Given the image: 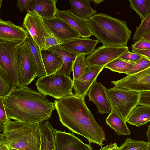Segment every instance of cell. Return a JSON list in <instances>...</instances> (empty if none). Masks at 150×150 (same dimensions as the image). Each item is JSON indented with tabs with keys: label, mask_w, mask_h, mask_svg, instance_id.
<instances>
[{
	"label": "cell",
	"mask_w": 150,
	"mask_h": 150,
	"mask_svg": "<svg viewBox=\"0 0 150 150\" xmlns=\"http://www.w3.org/2000/svg\"><path fill=\"white\" fill-rule=\"evenodd\" d=\"M111 82L118 87L137 92L150 91V67Z\"/></svg>",
	"instance_id": "12"
},
{
	"label": "cell",
	"mask_w": 150,
	"mask_h": 150,
	"mask_svg": "<svg viewBox=\"0 0 150 150\" xmlns=\"http://www.w3.org/2000/svg\"><path fill=\"white\" fill-rule=\"evenodd\" d=\"M150 67V59L143 56L135 62L132 67L125 74L127 75L135 74Z\"/></svg>",
	"instance_id": "32"
},
{
	"label": "cell",
	"mask_w": 150,
	"mask_h": 150,
	"mask_svg": "<svg viewBox=\"0 0 150 150\" xmlns=\"http://www.w3.org/2000/svg\"><path fill=\"white\" fill-rule=\"evenodd\" d=\"M7 117L22 122L40 124L51 117L54 103L39 93L20 85L4 101Z\"/></svg>",
	"instance_id": "2"
},
{
	"label": "cell",
	"mask_w": 150,
	"mask_h": 150,
	"mask_svg": "<svg viewBox=\"0 0 150 150\" xmlns=\"http://www.w3.org/2000/svg\"><path fill=\"white\" fill-rule=\"evenodd\" d=\"M26 42L31 51L36 63L37 68V77L38 78L46 75L41 50L30 35Z\"/></svg>",
	"instance_id": "26"
},
{
	"label": "cell",
	"mask_w": 150,
	"mask_h": 150,
	"mask_svg": "<svg viewBox=\"0 0 150 150\" xmlns=\"http://www.w3.org/2000/svg\"><path fill=\"white\" fill-rule=\"evenodd\" d=\"M0 144L8 146L10 150H40L39 124L12 121L8 119L0 134Z\"/></svg>",
	"instance_id": "4"
},
{
	"label": "cell",
	"mask_w": 150,
	"mask_h": 150,
	"mask_svg": "<svg viewBox=\"0 0 150 150\" xmlns=\"http://www.w3.org/2000/svg\"><path fill=\"white\" fill-rule=\"evenodd\" d=\"M119 150H150L148 142L127 138Z\"/></svg>",
	"instance_id": "30"
},
{
	"label": "cell",
	"mask_w": 150,
	"mask_h": 150,
	"mask_svg": "<svg viewBox=\"0 0 150 150\" xmlns=\"http://www.w3.org/2000/svg\"><path fill=\"white\" fill-rule=\"evenodd\" d=\"M57 0H30L25 10L28 13L38 15L42 18L50 19L56 17L58 10Z\"/></svg>",
	"instance_id": "17"
},
{
	"label": "cell",
	"mask_w": 150,
	"mask_h": 150,
	"mask_svg": "<svg viewBox=\"0 0 150 150\" xmlns=\"http://www.w3.org/2000/svg\"><path fill=\"white\" fill-rule=\"evenodd\" d=\"M23 43L0 40V74L14 88L20 85L18 75V53L20 46Z\"/></svg>",
	"instance_id": "6"
},
{
	"label": "cell",
	"mask_w": 150,
	"mask_h": 150,
	"mask_svg": "<svg viewBox=\"0 0 150 150\" xmlns=\"http://www.w3.org/2000/svg\"><path fill=\"white\" fill-rule=\"evenodd\" d=\"M132 52L136 53L150 59V49L146 50H132Z\"/></svg>",
	"instance_id": "40"
},
{
	"label": "cell",
	"mask_w": 150,
	"mask_h": 150,
	"mask_svg": "<svg viewBox=\"0 0 150 150\" xmlns=\"http://www.w3.org/2000/svg\"><path fill=\"white\" fill-rule=\"evenodd\" d=\"M56 150H93L90 144L83 143L74 134L55 129Z\"/></svg>",
	"instance_id": "13"
},
{
	"label": "cell",
	"mask_w": 150,
	"mask_h": 150,
	"mask_svg": "<svg viewBox=\"0 0 150 150\" xmlns=\"http://www.w3.org/2000/svg\"><path fill=\"white\" fill-rule=\"evenodd\" d=\"M61 45V43L52 35L47 37L46 39L45 50H48L54 46Z\"/></svg>",
	"instance_id": "38"
},
{
	"label": "cell",
	"mask_w": 150,
	"mask_h": 150,
	"mask_svg": "<svg viewBox=\"0 0 150 150\" xmlns=\"http://www.w3.org/2000/svg\"><path fill=\"white\" fill-rule=\"evenodd\" d=\"M105 121L107 125L112 129L119 136L130 134L126 121L117 114L111 111Z\"/></svg>",
	"instance_id": "25"
},
{
	"label": "cell",
	"mask_w": 150,
	"mask_h": 150,
	"mask_svg": "<svg viewBox=\"0 0 150 150\" xmlns=\"http://www.w3.org/2000/svg\"><path fill=\"white\" fill-rule=\"evenodd\" d=\"M48 50L57 53L61 57L63 64L60 70L67 76L70 77V74L72 71L73 64L77 54L68 51L62 45L54 46Z\"/></svg>",
	"instance_id": "23"
},
{
	"label": "cell",
	"mask_w": 150,
	"mask_h": 150,
	"mask_svg": "<svg viewBox=\"0 0 150 150\" xmlns=\"http://www.w3.org/2000/svg\"><path fill=\"white\" fill-rule=\"evenodd\" d=\"M29 34L23 27L16 25L10 21L0 19V40L23 43Z\"/></svg>",
	"instance_id": "15"
},
{
	"label": "cell",
	"mask_w": 150,
	"mask_h": 150,
	"mask_svg": "<svg viewBox=\"0 0 150 150\" xmlns=\"http://www.w3.org/2000/svg\"><path fill=\"white\" fill-rule=\"evenodd\" d=\"M128 50L127 46L103 45L94 49L85 58L88 65L105 66Z\"/></svg>",
	"instance_id": "10"
},
{
	"label": "cell",
	"mask_w": 150,
	"mask_h": 150,
	"mask_svg": "<svg viewBox=\"0 0 150 150\" xmlns=\"http://www.w3.org/2000/svg\"><path fill=\"white\" fill-rule=\"evenodd\" d=\"M134 63L118 58L106 64L104 68L113 71L125 74L132 67Z\"/></svg>",
	"instance_id": "29"
},
{
	"label": "cell",
	"mask_w": 150,
	"mask_h": 150,
	"mask_svg": "<svg viewBox=\"0 0 150 150\" xmlns=\"http://www.w3.org/2000/svg\"><path fill=\"white\" fill-rule=\"evenodd\" d=\"M128 124L137 127L150 122V107L140 105L131 112L126 120Z\"/></svg>",
	"instance_id": "21"
},
{
	"label": "cell",
	"mask_w": 150,
	"mask_h": 150,
	"mask_svg": "<svg viewBox=\"0 0 150 150\" xmlns=\"http://www.w3.org/2000/svg\"><path fill=\"white\" fill-rule=\"evenodd\" d=\"M85 56L83 54L77 55L73 66V82L81 80L83 74L88 66L85 61Z\"/></svg>",
	"instance_id": "28"
},
{
	"label": "cell",
	"mask_w": 150,
	"mask_h": 150,
	"mask_svg": "<svg viewBox=\"0 0 150 150\" xmlns=\"http://www.w3.org/2000/svg\"><path fill=\"white\" fill-rule=\"evenodd\" d=\"M54 103L59 121L64 127L84 137L89 144L104 145L103 142L106 140L104 131L96 121L84 98L75 95L55 100Z\"/></svg>",
	"instance_id": "1"
},
{
	"label": "cell",
	"mask_w": 150,
	"mask_h": 150,
	"mask_svg": "<svg viewBox=\"0 0 150 150\" xmlns=\"http://www.w3.org/2000/svg\"><path fill=\"white\" fill-rule=\"evenodd\" d=\"M142 38L150 42V33L144 36Z\"/></svg>",
	"instance_id": "44"
},
{
	"label": "cell",
	"mask_w": 150,
	"mask_h": 150,
	"mask_svg": "<svg viewBox=\"0 0 150 150\" xmlns=\"http://www.w3.org/2000/svg\"><path fill=\"white\" fill-rule=\"evenodd\" d=\"M142 56V55L139 54L130 52L128 50L119 58L125 60L135 63L140 59Z\"/></svg>",
	"instance_id": "36"
},
{
	"label": "cell",
	"mask_w": 150,
	"mask_h": 150,
	"mask_svg": "<svg viewBox=\"0 0 150 150\" xmlns=\"http://www.w3.org/2000/svg\"><path fill=\"white\" fill-rule=\"evenodd\" d=\"M41 145L40 150H56L54 129L48 121L39 124Z\"/></svg>",
	"instance_id": "20"
},
{
	"label": "cell",
	"mask_w": 150,
	"mask_h": 150,
	"mask_svg": "<svg viewBox=\"0 0 150 150\" xmlns=\"http://www.w3.org/2000/svg\"><path fill=\"white\" fill-rule=\"evenodd\" d=\"M43 21L50 35L61 45L74 39L81 37L76 31L57 17L50 19L43 18Z\"/></svg>",
	"instance_id": "11"
},
{
	"label": "cell",
	"mask_w": 150,
	"mask_h": 150,
	"mask_svg": "<svg viewBox=\"0 0 150 150\" xmlns=\"http://www.w3.org/2000/svg\"><path fill=\"white\" fill-rule=\"evenodd\" d=\"M131 8L143 21L150 13V0H129Z\"/></svg>",
	"instance_id": "27"
},
{
	"label": "cell",
	"mask_w": 150,
	"mask_h": 150,
	"mask_svg": "<svg viewBox=\"0 0 150 150\" xmlns=\"http://www.w3.org/2000/svg\"><path fill=\"white\" fill-rule=\"evenodd\" d=\"M138 105L150 107V91L140 92L139 95Z\"/></svg>",
	"instance_id": "37"
},
{
	"label": "cell",
	"mask_w": 150,
	"mask_h": 150,
	"mask_svg": "<svg viewBox=\"0 0 150 150\" xmlns=\"http://www.w3.org/2000/svg\"><path fill=\"white\" fill-rule=\"evenodd\" d=\"M92 35L105 46H127L132 32L126 22L99 13L87 20Z\"/></svg>",
	"instance_id": "3"
},
{
	"label": "cell",
	"mask_w": 150,
	"mask_h": 150,
	"mask_svg": "<svg viewBox=\"0 0 150 150\" xmlns=\"http://www.w3.org/2000/svg\"><path fill=\"white\" fill-rule=\"evenodd\" d=\"M10 150H18V149H10Z\"/></svg>",
	"instance_id": "47"
},
{
	"label": "cell",
	"mask_w": 150,
	"mask_h": 150,
	"mask_svg": "<svg viewBox=\"0 0 150 150\" xmlns=\"http://www.w3.org/2000/svg\"><path fill=\"white\" fill-rule=\"evenodd\" d=\"M4 98L0 97V130L3 131L4 127L6 123L8 118H7L4 106Z\"/></svg>",
	"instance_id": "34"
},
{
	"label": "cell",
	"mask_w": 150,
	"mask_h": 150,
	"mask_svg": "<svg viewBox=\"0 0 150 150\" xmlns=\"http://www.w3.org/2000/svg\"><path fill=\"white\" fill-rule=\"evenodd\" d=\"M23 27L40 50H45L46 39L51 35L45 25L43 18L38 15L27 13L24 19Z\"/></svg>",
	"instance_id": "9"
},
{
	"label": "cell",
	"mask_w": 150,
	"mask_h": 150,
	"mask_svg": "<svg viewBox=\"0 0 150 150\" xmlns=\"http://www.w3.org/2000/svg\"><path fill=\"white\" fill-rule=\"evenodd\" d=\"M30 0H18L16 6L18 8L21 12H23L25 10L26 6Z\"/></svg>",
	"instance_id": "39"
},
{
	"label": "cell",
	"mask_w": 150,
	"mask_h": 150,
	"mask_svg": "<svg viewBox=\"0 0 150 150\" xmlns=\"http://www.w3.org/2000/svg\"><path fill=\"white\" fill-rule=\"evenodd\" d=\"M71 11L74 15L85 20L96 14L97 11L91 6L89 0H69Z\"/></svg>",
	"instance_id": "24"
},
{
	"label": "cell",
	"mask_w": 150,
	"mask_h": 150,
	"mask_svg": "<svg viewBox=\"0 0 150 150\" xmlns=\"http://www.w3.org/2000/svg\"><path fill=\"white\" fill-rule=\"evenodd\" d=\"M41 52L46 75L53 73L62 68L63 61L58 54L49 50H42Z\"/></svg>",
	"instance_id": "22"
},
{
	"label": "cell",
	"mask_w": 150,
	"mask_h": 150,
	"mask_svg": "<svg viewBox=\"0 0 150 150\" xmlns=\"http://www.w3.org/2000/svg\"><path fill=\"white\" fill-rule=\"evenodd\" d=\"M90 1H91L93 2L94 3L96 4H99L102 2L104 1V0H92Z\"/></svg>",
	"instance_id": "45"
},
{
	"label": "cell",
	"mask_w": 150,
	"mask_h": 150,
	"mask_svg": "<svg viewBox=\"0 0 150 150\" xmlns=\"http://www.w3.org/2000/svg\"><path fill=\"white\" fill-rule=\"evenodd\" d=\"M146 134L148 140V143L150 150V125L148 126V130L146 133Z\"/></svg>",
	"instance_id": "42"
},
{
	"label": "cell",
	"mask_w": 150,
	"mask_h": 150,
	"mask_svg": "<svg viewBox=\"0 0 150 150\" xmlns=\"http://www.w3.org/2000/svg\"><path fill=\"white\" fill-rule=\"evenodd\" d=\"M0 150H10V149L6 146L0 144Z\"/></svg>",
	"instance_id": "43"
},
{
	"label": "cell",
	"mask_w": 150,
	"mask_h": 150,
	"mask_svg": "<svg viewBox=\"0 0 150 150\" xmlns=\"http://www.w3.org/2000/svg\"><path fill=\"white\" fill-rule=\"evenodd\" d=\"M35 85L39 93L45 97L50 96L58 100L75 95L72 92L73 80L60 69L38 78Z\"/></svg>",
	"instance_id": "5"
},
{
	"label": "cell",
	"mask_w": 150,
	"mask_h": 150,
	"mask_svg": "<svg viewBox=\"0 0 150 150\" xmlns=\"http://www.w3.org/2000/svg\"><path fill=\"white\" fill-rule=\"evenodd\" d=\"M18 64L19 83L27 86L37 77V68L33 56L26 42L19 48Z\"/></svg>",
	"instance_id": "8"
},
{
	"label": "cell",
	"mask_w": 150,
	"mask_h": 150,
	"mask_svg": "<svg viewBox=\"0 0 150 150\" xmlns=\"http://www.w3.org/2000/svg\"><path fill=\"white\" fill-rule=\"evenodd\" d=\"M119 147L117 146V143H111L106 146L101 147L100 150H119Z\"/></svg>",
	"instance_id": "41"
},
{
	"label": "cell",
	"mask_w": 150,
	"mask_h": 150,
	"mask_svg": "<svg viewBox=\"0 0 150 150\" xmlns=\"http://www.w3.org/2000/svg\"><path fill=\"white\" fill-rule=\"evenodd\" d=\"M87 95L90 101L97 106L98 112L103 114L110 112L111 106L106 88L100 82L96 81L91 86Z\"/></svg>",
	"instance_id": "16"
},
{
	"label": "cell",
	"mask_w": 150,
	"mask_h": 150,
	"mask_svg": "<svg viewBox=\"0 0 150 150\" xmlns=\"http://www.w3.org/2000/svg\"><path fill=\"white\" fill-rule=\"evenodd\" d=\"M56 17L62 20L76 31L81 38H88L92 35L87 20L83 19L73 14L70 10H57Z\"/></svg>",
	"instance_id": "18"
},
{
	"label": "cell",
	"mask_w": 150,
	"mask_h": 150,
	"mask_svg": "<svg viewBox=\"0 0 150 150\" xmlns=\"http://www.w3.org/2000/svg\"><path fill=\"white\" fill-rule=\"evenodd\" d=\"M0 8L1 7V3H2V0H0Z\"/></svg>",
	"instance_id": "46"
},
{
	"label": "cell",
	"mask_w": 150,
	"mask_h": 150,
	"mask_svg": "<svg viewBox=\"0 0 150 150\" xmlns=\"http://www.w3.org/2000/svg\"><path fill=\"white\" fill-rule=\"evenodd\" d=\"M150 33V13L142 21L140 25L137 27L132 40H138Z\"/></svg>",
	"instance_id": "31"
},
{
	"label": "cell",
	"mask_w": 150,
	"mask_h": 150,
	"mask_svg": "<svg viewBox=\"0 0 150 150\" xmlns=\"http://www.w3.org/2000/svg\"><path fill=\"white\" fill-rule=\"evenodd\" d=\"M99 42L97 40L82 38L74 39L62 45L67 50L74 54L88 55L94 50Z\"/></svg>",
	"instance_id": "19"
},
{
	"label": "cell",
	"mask_w": 150,
	"mask_h": 150,
	"mask_svg": "<svg viewBox=\"0 0 150 150\" xmlns=\"http://www.w3.org/2000/svg\"><path fill=\"white\" fill-rule=\"evenodd\" d=\"M14 88L12 85L0 74V97L5 98Z\"/></svg>",
	"instance_id": "33"
},
{
	"label": "cell",
	"mask_w": 150,
	"mask_h": 150,
	"mask_svg": "<svg viewBox=\"0 0 150 150\" xmlns=\"http://www.w3.org/2000/svg\"><path fill=\"white\" fill-rule=\"evenodd\" d=\"M111 106V111L126 120L132 111L138 105L140 92L118 87L115 86L106 88Z\"/></svg>",
	"instance_id": "7"
},
{
	"label": "cell",
	"mask_w": 150,
	"mask_h": 150,
	"mask_svg": "<svg viewBox=\"0 0 150 150\" xmlns=\"http://www.w3.org/2000/svg\"><path fill=\"white\" fill-rule=\"evenodd\" d=\"M104 68V66L88 65L83 74L80 81L73 82L75 95L84 98L90 87Z\"/></svg>",
	"instance_id": "14"
},
{
	"label": "cell",
	"mask_w": 150,
	"mask_h": 150,
	"mask_svg": "<svg viewBox=\"0 0 150 150\" xmlns=\"http://www.w3.org/2000/svg\"><path fill=\"white\" fill-rule=\"evenodd\" d=\"M132 50H146L150 49V42L143 38L135 42L131 46Z\"/></svg>",
	"instance_id": "35"
}]
</instances>
